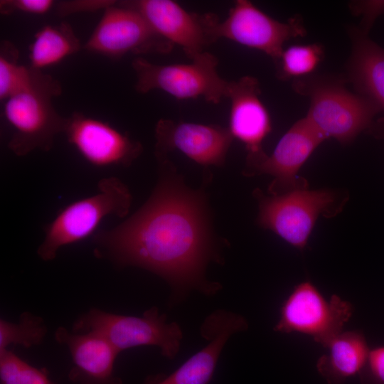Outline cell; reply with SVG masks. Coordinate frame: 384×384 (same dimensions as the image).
<instances>
[{
  "instance_id": "cell-6",
  "label": "cell",
  "mask_w": 384,
  "mask_h": 384,
  "mask_svg": "<svg viewBox=\"0 0 384 384\" xmlns=\"http://www.w3.org/2000/svg\"><path fill=\"white\" fill-rule=\"evenodd\" d=\"M75 331H96L106 338L119 353L140 346L160 348L163 356L174 358L178 353L182 331L178 324L167 323L164 314L156 306L145 311L142 316L109 313L92 309L83 314L74 324Z\"/></svg>"
},
{
  "instance_id": "cell-25",
  "label": "cell",
  "mask_w": 384,
  "mask_h": 384,
  "mask_svg": "<svg viewBox=\"0 0 384 384\" xmlns=\"http://www.w3.org/2000/svg\"><path fill=\"white\" fill-rule=\"evenodd\" d=\"M358 376L361 384H384V346L370 350L365 367Z\"/></svg>"
},
{
  "instance_id": "cell-13",
  "label": "cell",
  "mask_w": 384,
  "mask_h": 384,
  "mask_svg": "<svg viewBox=\"0 0 384 384\" xmlns=\"http://www.w3.org/2000/svg\"><path fill=\"white\" fill-rule=\"evenodd\" d=\"M155 137L158 160L177 149L203 166L223 164L234 139L228 128L165 119L156 123Z\"/></svg>"
},
{
  "instance_id": "cell-16",
  "label": "cell",
  "mask_w": 384,
  "mask_h": 384,
  "mask_svg": "<svg viewBox=\"0 0 384 384\" xmlns=\"http://www.w3.org/2000/svg\"><path fill=\"white\" fill-rule=\"evenodd\" d=\"M247 327V321L239 314L224 310L212 313L201 327V335L209 343L169 376L146 384H208L230 336Z\"/></svg>"
},
{
  "instance_id": "cell-5",
  "label": "cell",
  "mask_w": 384,
  "mask_h": 384,
  "mask_svg": "<svg viewBox=\"0 0 384 384\" xmlns=\"http://www.w3.org/2000/svg\"><path fill=\"white\" fill-rule=\"evenodd\" d=\"M191 59L189 63L171 65L134 59L135 89L140 93L160 90L178 100L203 97L215 104L227 97L230 81L218 75L217 58L205 51Z\"/></svg>"
},
{
  "instance_id": "cell-19",
  "label": "cell",
  "mask_w": 384,
  "mask_h": 384,
  "mask_svg": "<svg viewBox=\"0 0 384 384\" xmlns=\"http://www.w3.org/2000/svg\"><path fill=\"white\" fill-rule=\"evenodd\" d=\"M325 348L327 352L318 359L316 368L328 384H344L359 375L370 350L364 334L358 330L342 331Z\"/></svg>"
},
{
  "instance_id": "cell-22",
  "label": "cell",
  "mask_w": 384,
  "mask_h": 384,
  "mask_svg": "<svg viewBox=\"0 0 384 384\" xmlns=\"http://www.w3.org/2000/svg\"><path fill=\"white\" fill-rule=\"evenodd\" d=\"M46 331L43 319L28 312L22 314L16 323L1 319L0 351L6 350L12 344L25 348L38 345Z\"/></svg>"
},
{
  "instance_id": "cell-27",
  "label": "cell",
  "mask_w": 384,
  "mask_h": 384,
  "mask_svg": "<svg viewBox=\"0 0 384 384\" xmlns=\"http://www.w3.org/2000/svg\"><path fill=\"white\" fill-rule=\"evenodd\" d=\"M114 1H66L56 5L57 13L60 16L84 11H95L99 9L105 10L115 4Z\"/></svg>"
},
{
  "instance_id": "cell-11",
  "label": "cell",
  "mask_w": 384,
  "mask_h": 384,
  "mask_svg": "<svg viewBox=\"0 0 384 384\" xmlns=\"http://www.w3.org/2000/svg\"><path fill=\"white\" fill-rule=\"evenodd\" d=\"M121 3L141 14L159 36L181 46L190 58L205 52L208 45L217 41L215 28L219 20L214 14L191 13L171 0Z\"/></svg>"
},
{
  "instance_id": "cell-24",
  "label": "cell",
  "mask_w": 384,
  "mask_h": 384,
  "mask_svg": "<svg viewBox=\"0 0 384 384\" xmlns=\"http://www.w3.org/2000/svg\"><path fill=\"white\" fill-rule=\"evenodd\" d=\"M1 384H54L46 370L32 366L9 350L0 351Z\"/></svg>"
},
{
  "instance_id": "cell-23",
  "label": "cell",
  "mask_w": 384,
  "mask_h": 384,
  "mask_svg": "<svg viewBox=\"0 0 384 384\" xmlns=\"http://www.w3.org/2000/svg\"><path fill=\"white\" fill-rule=\"evenodd\" d=\"M18 50L9 41L1 43L0 100L5 101L22 90L30 82L33 69L18 63Z\"/></svg>"
},
{
  "instance_id": "cell-4",
  "label": "cell",
  "mask_w": 384,
  "mask_h": 384,
  "mask_svg": "<svg viewBox=\"0 0 384 384\" xmlns=\"http://www.w3.org/2000/svg\"><path fill=\"white\" fill-rule=\"evenodd\" d=\"M132 200L129 188L119 178H102L96 193L70 203L46 227L38 255L43 261L54 260L61 247L93 235L107 216L127 215Z\"/></svg>"
},
{
  "instance_id": "cell-10",
  "label": "cell",
  "mask_w": 384,
  "mask_h": 384,
  "mask_svg": "<svg viewBox=\"0 0 384 384\" xmlns=\"http://www.w3.org/2000/svg\"><path fill=\"white\" fill-rule=\"evenodd\" d=\"M306 30L299 18L280 22L256 7L250 1L238 0L227 18L219 21L215 28L218 39L224 38L260 50L277 62L284 43L292 38L303 36Z\"/></svg>"
},
{
  "instance_id": "cell-20",
  "label": "cell",
  "mask_w": 384,
  "mask_h": 384,
  "mask_svg": "<svg viewBox=\"0 0 384 384\" xmlns=\"http://www.w3.org/2000/svg\"><path fill=\"white\" fill-rule=\"evenodd\" d=\"M80 41L66 22L46 25L38 30L29 46L31 68L42 70L78 53Z\"/></svg>"
},
{
  "instance_id": "cell-15",
  "label": "cell",
  "mask_w": 384,
  "mask_h": 384,
  "mask_svg": "<svg viewBox=\"0 0 384 384\" xmlns=\"http://www.w3.org/2000/svg\"><path fill=\"white\" fill-rule=\"evenodd\" d=\"M324 137L304 117L296 122L282 137L270 156L250 173L265 174L274 179L269 186L271 195L280 194L306 185L297 174L314 150L324 141Z\"/></svg>"
},
{
  "instance_id": "cell-9",
  "label": "cell",
  "mask_w": 384,
  "mask_h": 384,
  "mask_svg": "<svg viewBox=\"0 0 384 384\" xmlns=\"http://www.w3.org/2000/svg\"><path fill=\"white\" fill-rule=\"evenodd\" d=\"M174 45L159 36L135 9L115 3L104 14L84 45L91 53L119 59L124 55L168 53Z\"/></svg>"
},
{
  "instance_id": "cell-3",
  "label": "cell",
  "mask_w": 384,
  "mask_h": 384,
  "mask_svg": "<svg viewBox=\"0 0 384 384\" xmlns=\"http://www.w3.org/2000/svg\"><path fill=\"white\" fill-rule=\"evenodd\" d=\"M294 90L309 97L310 107L305 117L326 139L342 144L352 142L362 132L373 129V119L380 112L367 98L351 92L337 78L305 77L296 79Z\"/></svg>"
},
{
  "instance_id": "cell-12",
  "label": "cell",
  "mask_w": 384,
  "mask_h": 384,
  "mask_svg": "<svg viewBox=\"0 0 384 384\" xmlns=\"http://www.w3.org/2000/svg\"><path fill=\"white\" fill-rule=\"evenodd\" d=\"M64 133L82 158L97 167L129 166L142 151L138 141L110 124L81 112L68 117Z\"/></svg>"
},
{
  "instance_id": "cell-7",
  "label": "cell",
  "mask_w": 384,
  "mask_h": 384,
  "mask_svg": "<svg viewBox=\"0 0 384 384\" xmlns=\"http://www.w3.org/2000/svg\"><path fill=\"white\" fill-rule=\"evenodd\" d=\"M254 193L259 203L258 224L299 250L307 245L319 216L336 201L333 191L309 190L307 186L270 196L260 190Z\"/></svg>"
},
{
  "instance_id": "cell-2",
  "label": "cell",
  "mask_w": 384,
  "mask_h": 384,
  "mask_svg": "<svg viewBox=\"0 0 384 384\" xmlns=\"http://www.w3.org/2000/svg\"><path fill=\"white\" fill-rule=\"evenodd\" d=\"M32 69L28 84L6 99L4 105V115L14 129L8 147L18 156L36 149L50 151L55 137L64 133L68 119L57 112L52 102L62 92L59 81Z\"/></svg>"
},
{
  "instance_id": "cell-21",
  "label": "cell",
  "mask_w": 384,
  "mask_h": 384,
  "mask_svg": "<svg viewBox=\"0 0 384 384\" xmlns=\"http://www.w3.org/2000/svg\"><path fill=\"white\" fill-rule=\"evenodd\" d=\"M324 57L323 47L317 43L294 45L284 50L276 62L278 76L282 79L307 77Z\"/></svg>"
},
{
  "instance_id": "cell-1",
  "label": "cell",
  "mask_w": 384,
  "mask_h": 384,
  "mask_svg": "<svg viewBox=\"0 0 384 384\" xmlns=\"http://www.w3.org/2000/svg\"><path fill=\"white\" fill-rule=\"evenodd\" d=\"M159 162V179L146 202L120 225L95 234L98 254L154 272L176 291L213 294L219 285L204 277L215 257L205 198L185 186L166 158Z\"/></svg>"
},
{
  "instance_id": "cell-8",
  "label": "cell",
  "mask_w": 384,
  "mask_h": 384,
  "mask_svg": "<svg viewBox=\"0 0 384 384\" xmlns=\"http://www.w3.org/2000/svg\"><path fill=\"white\" fill-rule=\"evenodd\" d=\"M353 311L349 302L336 294L326 299L311 282L304 281L283 302L274 330L305 334L326 347L342 332Z\"/></svg>"
},
{
  "instance_id": "cell-14",
  "label": "cell",
  "mask_w": 384,
  "mask_h": 384,
  "mask_svg": "<svg viewBox=\"0 0 384 384\" xmlns=\"http://www.w3.org/2000/svg\"><path fill=\"white\" fill-rule=\"evenodd\" d=\"M260 94L259 82L254 77L230 81L227 95L230 101L228 129L233 138L245 146L247 175L267 156L262 144L272 130L270 115Z\"/></svg>"
},
{
  "instance_id": "cell-18",
  "label": "cell",
  "mask_w": 384,
  "mask_h": 384,
  "mask_svg": "<svg viewBox=\"0 0 384 384\" xmlns=\"http://www.w3.org/2000/svg\"><path fill=\"white\" fill-rule=\"evenodd\" d=\"M352 53L348 63V78L357 94L374 103L384 113V48L361 28L349 30ZM384 137V118L373 129Z\"/></svg>"
},
{
  "instance_id": "cell-28",
  "label": "cell",
  "mask_w": 384,
  "mask_h": 384,
  "mask_svg": "<svg viewBox=\"0 0 384 384\" xmlns=\"http://www.w3.org/2000/svg\"><path fill=\"white\" fill-rule=\"evenodd\" d=\"M354 9L358 14L363 16V24L361 29L367 33L375 18L384 14V1H368L356 3Z\"/></svg>"
},
{
  "instance_id": "cell-26",
  "label": "cell",
  "mask_w": 384,
  "mask_h": 384,
  "mask_svg": "<svg viewBox=\"0 0 384 384\" xmlns=\"http://www.w3.org/2000/svg\"><path fill=\"white\" fill-rule=\"evenodd\" d=\"M53 0H1L0 12L1 14H11L21 12L42 15L48 13L54 6Z\"/></svg>"
},
{
  "instance_id": "cell-17",
  "label": "cell",
  "mask_w": 384,
  "mask_h": 384,
  "mask_svg": "<svg viewBox=\"0 0 384 384\" xmlns=\"http://www.w3.org/2000/svg\"><path fill=\"white\" fill-rule=\"evenodd\" d=\"M55 339L65 345L73 366L68 377L75 384H122L114 374V361L119 352L100 334L89 331L74 334L60 327Z\"/></svg>"
}]
</instances>
